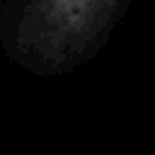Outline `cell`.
Segmentation results:
<instances>
[{"label": "cell", "instance_id": "cell-1", "mask_svg": "<svg viewBox=\"0 0 155 155\" xmlns=\"http://www.w3.org/2000/svg\"><path fill=\"white\" fill-rule=\"evenodd\" d=\"M128 7L131 0H2L0 48L36 78H61L107 48Z\"/></svg>", "mask_w": 155, "mask_h": 155}]
</instances>
